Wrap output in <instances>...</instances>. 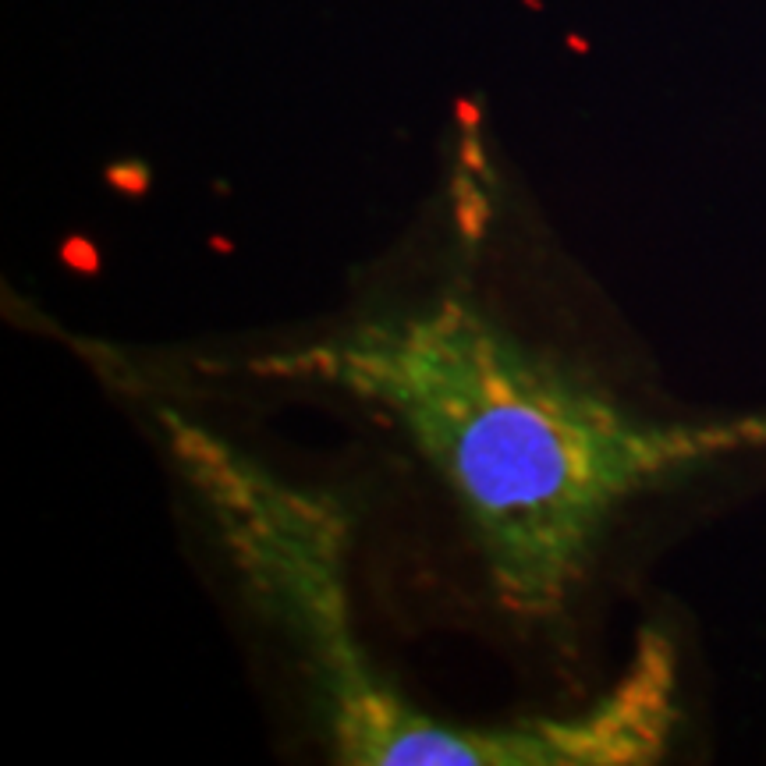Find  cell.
I'll return each instance as SVG.
<instances>
[{
    "instance_id": "7a4b0ae2",
    "label": "cell",
    "mask_w": 766,
    "mask_h": 766,
    "mask_svg": "<svg viewBox=\"0 0 766 766\" xmlns=\"http://www.w3.org/2000/svg\"><path fill=\"white\" fill-rule=\"evenodd\" d=\"M167 451L196 493L242 596L295 660L305 703L341 766H642L678 724L674 642L642 628L628 671L571 717L458 727L415 706L355 632L348 497L295 483L188 412L157 405Z\"/></svg>"
},
{
    "instance_id": "6da1fadb",
    "label": "cell",
    "mask_w": 766,
    "mask_h": 766,
    "mask_svg": "<svg viewBox=\"0 0 766 766\" xmlns=\"http://www.w3.org/2000/svg\"><path fill=\"white\" fill-rule=\"evenodd\" d=\"M249 373L387 412L462 515L497 610L522 628L568 618L621 504L696 465L766 451V415L653 423L628 412L472 288L355 316L256 355Z\"/></svg>"
}]
</instances>
